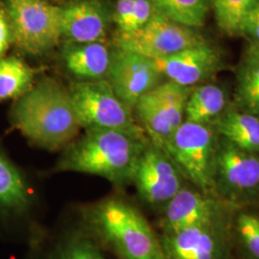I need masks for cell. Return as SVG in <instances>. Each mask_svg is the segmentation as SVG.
Listing matches in <instances>:
<instances>
[{"label":"cell","instance_id":"14","mask_svg":"<svg viewBox=\"0 0 259 259\" xmlns=\"http://www.w3.org/2000/svg\"><path fill=\"white\" fill-rule=\"evenodd\" d=\"M160 242L166 259H221L224 251L216 223L163 234Z\"/></svg>","mask_w":259,"mask_h":259},{"label":"cell","instance_id":"25","mask_svg":"<svg viewBox=\"0 0 259 259\" xmlns=\"http://www.w3.org/2000/svg\"><path fill=\"white\" fill-rule=\"evenodd\" d=\"M192 89L193 87H184L167 81L153 90L174 133L185 122L186 103Z\"/></svg>","mask_w":259,"mask_h":259},{"label":"cell","instance_id":"23","mask_svg":"<svg viewBox=\"0 0 259 259\" xmlns=\"http://www.w3.org/2000/svg\"><path fill=\"white\" fill-rule=\"evenodd\" d=\"M157 11L180 24L202 27L211 6V0H152Z\"/></svg>","mask_w":259,"mask_h":259},{"label":"cell","instance_id":"27","mask_svg":"<svg viewBox=\"0 0 259 259\" xmlns=\"http://www.w3.org/2000/svg\"><path fill=\"white\" fill-rule=\"evenodd\" d=\"M237 231L245 248L255 259H259V217L243 213L237 219Z\"/></svg>","mask_w":259,"mask_h":259},{"label":"cell","instance_id":"9","mask_svg":"<svg viewBox=\"0 0 259 259\" xmlns=\"http://www.w3.org/2000/svg\"><path fill=\"white\" fill-rule=\"evenodd\" d=\"M155 61L114 47L108 81L121 100L134 109L139 99L159 84Z\"/></svg>","mask_w":259,"mask_h":259},{"label":"cell","instance_id":"8","mask_svg":"<svg viewBox=\"0 0 259 259\" xmlns=\"http://www.w3.org/2000/svg\"><path fill=\"white\" fill-rule=\"evenodd\" d=\"M133 184L145 203L162 208L184 187L180 169L164 151L151 142L139 157Z\"/></svg>","mask_w":259,"mask_h":259},{"label":"cell","instance_id":"30","mask_svg":"<svg viewBox=\"0 0 259 259\" xmlns=\"http://www.w3.org/2000/svg\"><path fill=\"white\" fill-rule=\"evenodd\" d=\"M256 46H257V45H256ZM258 47H259V46H258Z\"/></svg>","mask_w":259,"mask_h":259},{"label":"cell","instance_id":"6","mask_svg":"<svg viewBox=\"0 0 259 259\" xmlns=\"http://www.w3.org/2000/svg\"><path fill=\"white\" fill-rule=\"evenodd\" d=\"M69 95L81 127L85 130H122L143 132L133 114V108L114 93L107 79L76 81Z\"/></svg>","mask_w":259,"mask_h":259},{"label":"cell","instance_id":"17","mask_svg":"<svg viewBox=\"0 0 259 259\" xmlns=\"http://www.w3.org/2000/svg\"><path fill=\"white\" fill-rule=\"evenodd\" d=\"M223 139L242 150L259 155V117L238 109L224 110L215 121Z\"/></svg>","mask_w":259,"mask_h":259},{"label":"cell","instance_id":"16","mask_svg":"<svg viewBox=\"0 0 259 259\" xmlns=\"http://www.w3.org/2000/svg\"><path fill=\"white\" fill-rule=\"evenodd\" d=\"M113 49L105 41H65L61 57L66 70L78 81L105 80L111 70Z\"/></svg>","mask_w":259,"mask_h":259},{"label":"cell","instance_id":"20","mask_svg":"<svg viewBox=\"0 0 259 259\" xmlns=\"http://www.w3.org/2000/svg\"><path fill=\"white\" fill-rule=\"evenodd\" d=\"M226 107V95L216 84L206 83L192 89L185 108V121L210 124Z\"/></svg>","mask_w":259,"mask_h":259},{"label":"cell","instance_id":"1","mask_svg":"<svg viewBox=\"0 0 259 259\" xmlns=\"http://www.w3.org/2000/svg\"><path fill=\"white\" fill-rule=\"evenodd\" d=\"M80 217L81 229L118 259H166L147 220L121 195L81 206Z\"/></svg>","mask_w":259,"mask_h":259},{"label":"cell","instance_id":"4","mask_svg":"<svg viewBox=\"0 0 259 259\" xmlns=\"http://www.w3.org/2000/svg\"><path fill=\"white\" fill-rule=\"evenodd\" d=\"M12 27L14 46L24 55L39 57L62 39L61 6L46 0H0Z\"/></svg>","mask_w":259,"mask_h":259},{"label":"cell","instance_id":"28","mask_svg":"<svg viewBox=\"0 0 259 259\" xmlns=\"http://www.w3.org/2000/svg\"><path fill=\"white\" fill-rule=\"evenodd\" d=\"M241 34L249 37L251 44L259 46V0H255L243 21Z\"/></svg>","mask_w":259,"mask_h":259},{"label":"cell","instance_id":"22","mask_svg":"<svg viewBox=\"0 0 259 259\" xmlns=\"http://www.w3.org/2000/svg\"><path fill=\"white\" fill-rule=\"evenodd\" d=\"M100 246L83 231L62 236L47 250L44 259H106Z\"/></svg>","mask_w":259,"mask_h":259},{"label":"cell","instance_id":"3","mask_svg":"<svg viewBox=\"0 0 259 259\" xmlns=\"http://www.w3.org/2000/svg\"><path fill=\"white\" fill-rule=\"evenodd\" d=\"M10 121L29 142L48 151L65 149L82 128L68 90L52 79L33 84L18 98Z\"/></svg>","mask_w":259,"mask_h":259},{"label":"cell","instance_id":"7","mask_svg":"<svg viewBox=\"0 0 259 259\" xmlns=\"http://www.w3.org/2000/svg\"><path fill=\"white\" fill-rule=\"evenodd\" d=\"M204 40L195 28L180 24L156 10L143 27L128 34L116 33L114 47L156 61Z\"/></svg>","mask_w":259,"mask_h":259},{"label":"cell","instance_id":"5","mask_svg":"<svg viewBox=\"0 0 259 259\" xmlns=\"http://www.w3.org/2000/svg\"><path fill=\"white\" fill-rule=\"evenodd\" d=\"M217 145L210 124L185 121L173 134L166 154L183 176L210 196L216 189Z\"/></svg>","mask_w":259,"mask_h":259},{"label":"cell","instance_id":"26","mask_svg":"<svg viewBox=\"0 0 259 259\" xmlns=\"http://www.w3.org/2000/svg\"><path fill=\"white\" fill-rule=\"evenodd\" d=\"M255 0H211L219 29L228 36L240 35L243 21Z\"/></svg>","mask_w":259,"mask_h":259},{"label":"cell","instance_id":"11","mask_svg":"<svg viewBox=\"0 0 259 259\" xmlns=\"http://www.w3.org/2000/svg\"><path fill=\"white\" fill-rule=\"evenodd\" d=\"M155 65L160 75L169 81L184 87H193L220 68L221 57L214 47L204 40L173 55L156 60Z\"/></svg>","mask_w":259,"mask_h":259},{"label":"cell","instance_id":"19","mask_svg":"<svg viewBox=\"0 0 259 259\" xmlns=\"http://www.w3.org/2000/svg\"><path fill=\"white\" fill-rule=\"evenodd\" d=\"M134 109L149 141L166 153L174 132L154 91L143 95Z\"/></svg>","mask_w":259,"mask_h":259},{"label":"cell","instance_id":"15","mask_svg":"<svg viewBox=\"0 0 259 259\" xmlns=\"http://www.w3.org/2000/svg\"><path fill=\"white\" fill-rule=\"evenodd\" d=\"M33 198L26 177L0 147V225L25 219Z\"/></svg>","mask_w":259,"mask_h":259},{"label":"cell","instance_id":"12","mask_svg":"<svg viewBox=\"0 0 259 259\" xmlns=\"http://www.w3.org/2000/svg\"><path fill=\"white\" fill-rule=\"evenodd\" d=\"M217 183L234 193L250 192L259 186V155L235 146L225 139L216 153Z\"/></svg>","mask_w":259,"mask_h":259},{"label":"cell","instance_id":"21","mask_svg":"<svg viewBox=\"0 0 259 259\" xmlns=\"http://www.w3.org/2000/svg\"><path fill=\"white\" fill-rule=\"evenodd\" d=\"M36 71L17 56L0 59V103L18 99L33 87Z\"/></svg>","mask_w":259,"mask_h":259},{"label":"cell","instance_id":"29","mask_svg":"<svg viewBox=\"0 0 259 259\" xmlns=\"http://www.w3.org/2000/svg\"><path fill=\"white\" fill-rule=\"evenodd\" d=\"M14 45V37L7 13L0 1V59L3 58L11 46Z\"/></svg>","mask_w":259,"mask_h":259},{"label":"cell","instance_id":"2","mask_svg":"<svg viewBox=\"0 0 259 259\" xmlns=\"http://www.w3.org/2000/svg\"><path fill=\"white\" fill-rule=\"evenodd\" d=\"M149 142L143 132L85 130L65 147L54 170L99 176L123 187L133 183L139 157Z\"/></svg>","mask_w":259,"mask_h":259},{"label":"cell","instance_id":"24","mask_svg":"<svg viewBox=\"0 0 259 259\" xmlns=\"http://www.w3.org/2000/svg\"><path fill=\"white\" fill-rule=\"evenodd\" d=\"M156 12L152 0H116L112 21L117 34H128L143 27Z\"/></svg>","mask_w":259,"mask_h":259},{"label":"cell","instance_id":"13","mask_svg":"<svg viewBox=\"0 0 259 259\" xmlns=\"http://www.w3.org/2000/svg\"><path fill=\"white\" fill-rule=\"evenodd\" d=\"M218 205L209 195L183 187L164 206L161 220L163 234L194 226L215 224Z\"/></svg>","mask_w":259,"mask_h":259},{"label":"cell","instance_id":"18","mask_svg":"<svg viewBox=\"0 0 259 259\" xmlns=\"http://www.w3.org/2000/svg\"><path fill=\"white\" fill-rule=\"evenodd\" d=\"M236 109L259 117V47L250 42L236 72Z\"/></svg>","mask_w":259,"mask_h":259},{"label":"cell","instance_id":"10","mask_svg":"<svg viewBox=\"0 0 259 259\" xmlns=\"http://www.w3.org/2000/svg\"><path fill=\"white\" fill-rule=\"evenodd\" d=\"M111 22L112 9L105 0H80L61 7V30L65 41H104Z\"/></svg>","mask_w":259,"mask_h":259}]
</instances>
